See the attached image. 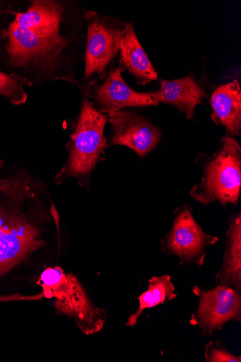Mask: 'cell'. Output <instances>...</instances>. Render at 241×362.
<instances>
[{
  "label": "cell",
  "mask_w": 241,
  "mask_h": 362,
  "mask_svg": "<svg viewBox=\"0 0 241 362\" xmlns=\"http://www.w3.org/2000/svg\"><path fill=\"white\" fill-rule=\"evenodd\" d=\"M218 285L241 292V214L233 216L226 233L223 265L216 276Z\"/></svg>",
  "instance_id": "cell-13"
},
{
  "label": "cell",
  "mask_w": 241,
  "mask_h": 362,
  "mask_svg": "<svg viewBox=\"0 0 241 362\" xmlns=\"http://www.w3.org/2000/svg\"><path fill=\"white\" fill-rule=\"evenodd\" d=\"M37 284L42 287L45 298L54 299L56 310L75 320L84 334H95L105 325L106 311L92 303L74 274L65 273L60 267L48 268Z\"/></svg>",
  "instance_id": "cell-5"
},
{
  "label": "cell",
  "mask_w": 241,
  "mask_h": 362,
  "mask_svg": "<svg viewBox=\"0 0 241 362\" xmlns=\"http://www.w3.org/2000/svg\"><path fill=\"white\" fill-rule=\"evenodd\" d=\"M193 293L199 299V305L190 323L199 327L204 337L221 331L230 321L240 322L241 292L218 285L210 290L195 286Z\"/></svg>",
  "instance_id": "cell-8"
},
{
  "label": "cell",
  "mask_w": 241,
  "mask_h": 362,
  "mask_svg": "<svg viewBox=\"0 0 241 362\" xmlns=\"http://www.w3.org/2000/svg\"><path fill=\"white\" fill-rule=\"evenodd\" d=\"M201 182L190 192L203 205L218 202L223 206L237 205L241 189V148L234 139H222L216 153L204 164Z\"/></svg>",
  "instance_id": "cell-4"
},
{
  "label": "cell",
  "mask_w": 241,
  "mask_h": 362,
  "mask_svg": "<svg viewBox=\"0 0 241 362\" xmlns=\"http://www.w3.org/2000/svg\"><path fill=\"white\" fill-rule=\"evenodd\" d=\"M206 362H240L241 357L228 351L220 341H210L204 349Z\"/></svg>",
  "instance_id": "cell-17"
},
{
  "label": "cell",
  "mask_w": 241,
  "mask_h": 362,
  "mask_svg": "<svg viewBox=\"0 0 241 362\" xmlns=\"http://www.w3.org/2000/svg\"><path fill=\"white\" fill-rule=\"evenodd\" d=\"M212 119L222 124L231 135L241 134V90L237 81L221 85L213 94Z\"/></svg>",
  "instance_id": "cell-12"
},
{
  "label": "cell",
  "mask_w": 241,
  "mask_h": 362,
  "mask_svg": "<svg viewBox=\"0 0 241 362\" xmlns=\"http://www.w3.org/2000/svg\"><path fill=\"white\" fill-rule=\"evenodd\" d=\"M107 115L112 127L113 145L126 146L143 158L160 141V129L133 111L122 110Z\"/></svg>",
  "instance_id": "cell-10"
},
{
  "label": "cell",
  "mask_w": 241,
  "mask_h": 362,
  "mask_svg": "<svg viewBox=\"0 0 241 362\" xmlns=\"http://www.w3.org/2000/svg\"><path fill=\"white\" fill-rule=\"evenodd\" d=\"M149 95L158 105L163 103L177 107L188 119L194 117L196 107L206 97L204 89L191 76L180 80L161 81L160 89Z\"/></svg>",
  "instance_id": "cell-11"
},
{
  "label": "cell",
  "mask_w": 241,
  "mask_h": 362,
  "mask_svg": "<svg viewBox=\"0 0 241 362\" xmlns=\"http://www.w3.org/2000/svg\"><path fill=\"white\" fill-rule=\"evenodd\" d=\"M124 71L120 64L108 73L99 86H90L83 92V95L98 112L107 115L129 107L157 106L149 93L134 91L127 85L122 76Z\"/></svg>",
  "instance_id": "cell-9"
},
{
  "label": "cell",
  "mask_w": 241,
  "mask_h": 362,
  "mask_svg": "<svg viewBox=\"0 0 241 362\" xmlns=\"http://www.w3.org/2000/svg\"><path fill=\"white\" fill-rule=\"evenodd\" d=\"M25 86L33 85L26 78L16 74L0 71V96L15 106L23 105L28 100Z\"/></svg>",
  "instance_id": "cell-16"
},
{
  "label": "cell",
  "mask_w": 241,
  "mask_h": 362,
  "mask_svg": "<svg viewBox=\"0 0 241 362\" xmlns=\"http://www.w3.org/2000/svg\"><path fill=\"white\" fill-rule=\"evenodd\" d=\"M37 185L24 173L0 179V278L41 249L45 242L32 217L23 209L36 197Z\"/></svg>",
  "instance_id": "cell-2"
},
{
  "label": "cell",
  "mask_w": 241,
  "mask_h": 362,
  "mask_svg": "<svg viewBox=\"0 0 241 362\" xmlns=\"http://www.w3.org/2000/svg\"><path fill=\"white\" fill-rule=\"evenodd\" d=\"M120 64L135 78L137 83L146 86L158 79V74L137 39L134 25L127 23L120 49Z\"/></svg>",
  "instance_id": "cell-14"
},
{
  "label": "cell",
  "mask_w": 241,
  "mask_h": 362,
  "mask_svg": "<svg viewBox=\"0 0 241 362\" xmlns=\"http://www.w3.org/2000/svg\"><path fill=\"white\" fill-rule=\"evenodd\" d=\"M174 223L169 233L161 240L163 252L180 258L189 265H204L206 249L216 245L218 238L205 233L195 220L192 208L188 204L174 212Z\"/></svg>",
  "instance_id": "cell-7"
},
{
  "label": "cell",
  "mask_w": 241,
  "mask_h": 362,
  "mask_svg": "<svg viewBox=\"0 0 241 362\" xmlns=\"http://www.w3.org/2000/svg\"><path fill=\"white\" fill-rule=\"evenodd\" d=\"M0 52L7 64L22 73L31 84L54 81L79 85L71 70L73 40L48 36L8 21L0 23Z\"/></svg>",
  "instance_id": "cell-1"
},
{
  "label": "cell",
  "mask_w": 241,
  "mask_h": 362,
  "mask_svg": "<svg viewBox=\"0 0 241 362\" xmlns=\"http://www.w3.org/2000/svg\"><path fill=\"white\" fill-rule=\"evenodd\" d=\"M38 296L35 295H23L20 293H14L12 295L0 296V303L15 302V301H37Z\"/></svg>",
  "instance_id": "cell-18"
},
{
  "label": "cell",
  "mask_w": 241,
  "mask_h": 362,
  "mask_svg": "<svg viewBox=\"0 0 241 362\" xmlns=\"http://www.w3.org/2000/svg\"><path fill=\"white\" fill-rule=\"evenodd\" d=\"M4 168V161L3 160V159L1 158V157H0V170H2Z\"/></svg>",
  "instance_id": "cell-19"
},
{
  "label": "cell",
  "mask_w": 241,
  "mask_h": 362,
  "mask_svg": "<svg viewBox=\"0 0 241 362\" xmlns=\"http://www.w3.org/2000/svg\"><path fill=\"white\" fill-rule=\"evenodd\" d=\"M88 22L83 92L107 76V69L120 52L127 23L119 18L86 12Z\"/></svg>",
  "instance_id": "cell-6"
},
{
  "label": "cell",
  "mask_w": 241,
  "mask_h": 362,
  "mask_svg": "<svg viewBox=\"0 0 241 362\" xmlns=\"http://www.w3.org/2000/svg\"><path fill=\"white\" fill-rule=\"evenodd\" d=\"M108 115L98 112L84 95L80 114L67 144V160L54 180L76 178L86 186L92 173L108 147L105 129Z\"/></svg>",
  "instance_id": "cell-3"
},
{
  "label": "cell",
  "mask_w": 241,
  "mask_h": 362,
  "mask_svg": "<svg viewBox=\"0 0 241 362\" xmlns=\"http://www.w3.org/2000/svg\"><path fill=\"white\" fill-rule=\"evenodd\" d=\"M177 298L176 288L169 275L153 276L149 280L148 289L139 297V308L131 314L126 326L134 327L147 309L153 308Z\"/></svg>",
  "instance_id": "cell-15"
}]
</instances>
